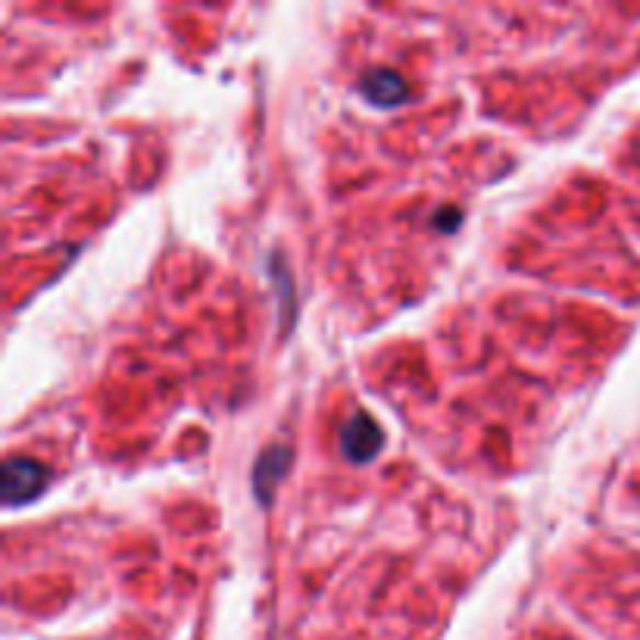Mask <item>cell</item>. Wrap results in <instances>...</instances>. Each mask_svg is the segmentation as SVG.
<instances>
[{
	"label": "cell",
	"instance_id": "1",
	"mask_svg": "<svg viewBox=\"0 0 640 640\" xmlns=\"http://www.w3.org/2000/svg\"><path fill=\"white\" fill-rule=\"evenodd\" d=\"M47 488V472L42 462L28 456H10L3 462V500L7 506H22Z\"/></svg>",
	"mask_w": 640,
	"mask_h": 640
},
{
	"label": "cell",
	"instance_id": "2",
	"mask_svg": "<svg viewBox=\"0 0 640 640\" xmlns=\"http://www.w3.org/2000/svg\"><path fill=\"white\" fill-rule=\"evenodd\" d=\"M381 444H385V432L373 415L356 413L341 425V450L351 462H359V466L373 462L378 450H381Z\"/></svg>",
	"mask_w": 640,
	"mask_h": 640
},
{
	"label": "cell",
	"instance_id": "3",
	"mask_svg": "<svg viewBox=\"0 0 640 640\" xmlns=\"http://www.w3.org/2000/svg\"><path fill=\"white\" fill-rule=\"evenodd\" d=\"M290 466V450L285 447H268L266 454L256 459V469H253V494L256 500L268 506L272 503V496L278 491V484H282V478L288 472Z\"/></svg>",
	"mask_w": 640,
	"mask_h": 640
},
{
	"label": "cell",
	"instance_id": "4",
	"mask_svg": "<svg viewBox=\"0 0 640 640\" xmlns=\"http://www.w3.org/2000/svg\"><path fill=\"white\" fill-rule=\"evenodd\" d=\"M359 91L366 94V101L378 106H397L407 101V82L391 69H375L369 76H363Z\"/></svg>",
	"mask_w": 640,
	"mask_h": 640
},
{
	"label": "cell",
	"instance_id": "5",
	"mask_svg": "<svg viewBox=\"0 0 640 640\" xmlns=\"http://www.w3.org/2000/svg\"><path fill=\"white\" fill-rule=\"evenodd\" d=\"M456 222H459V209H441L437 213V228L441 231H454Z\"/></svg>",
	"mask_w": 640,
	"mask_h": 640
}]
</instances>
